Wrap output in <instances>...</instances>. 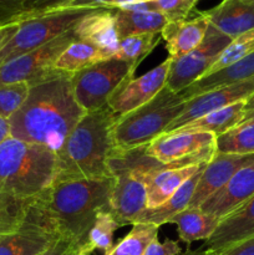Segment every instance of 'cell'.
I'll return each mask as SVG.
<instances>
[{"mask_svg": "<svg viewBox=\"0 0 254 255\" xmlns=\"http://www.w3.org/2000/svg\"><path fill=\"white\" fill-rule=\"evenodd\" d=\"M115 178L55 179L30 201L22 223L82 248L97 213L109 209Z\"/></svg>", "mask_w": 254, "mask_h": 255, "instance_id": "cell-1", "label": "cell"}, {"mask_svg": "<svg viewBox=\"0 0 254 255\" xmlns=\"http://www.w3.org/2000/svg\"><path fill=\"white\" fill-rule=\"evenodd\" d=\"M85 114L75 99L71 74L56 70L30 85L26 101L9 120L10 137L57 154Z\"/></svg>", "mask_w": 254, "mask_h": 255, "instance_id": "cell-2", "label": "cell"}, {"mask_svg": "<svg viewBox=\"0 0 254 255\" xmlns=\"http://www.w3.org/2000/svg\"><path fill=\"white\" fill-rule=\"evenodd\" d=\"M116 119L107 105L84 115L57 152L56 179L112 177L109 158L114 149L111 131Z\"/></svg>", "mask_w": 254, "mask_h": 255, "instance_id": "cell-3", "label": "cell"}, {"mask_svg": "<svg viewBox=\"0 0 254 255\" xmlns=\"http://www.w3.org/2000/svg\"><path fill=\"white\" fill-rule=\"evenodd\" d=\"M57 176V157L44 146L7 137L0 144V193L29 202Z\"/></svg>", "mask_w": 254, "mask_h": 255, "instance_id": "cell-4", "label": "cell"}, {"mask_svg": "<svg viewBox=\"0 0 254 255\" xmlns=\"http://www.w3.org/2000/svg\"><path fill=\"white\" fill-rule=\"evenodd\" d=\"M184 105L186 100L179 92L164 86L151 101L117 117L111 131L114 148L127 151L147 146L166 132L183 112Z\"/></svg>", "mask_w": 254, "mask_h": 255, "instance_id": "cell-5", "label": "cell"}, {"mask_svg": "<svg viewBox=\"0 0 254 255\" xmlns=\"http://www.w3.org/2000/svg\"><path fill=\"white\" fill-rule=\"evenodd\" d=\"M100 7H65L20 21L14 36L0 50V66L69 31Z\"/></svg>", "mask_w": 254, "mask_h": 255, "instance_id": "cell-6", "label": "cell"}, {"mask_svg": "<svg viewBox=\"0 0 254 255\" xmlns=\"http://www.w3.org/2000/svg\"><path fill=\"white\" fill-rule=\"evenodd\" d=\"M138 65L115 57L100 60L71 75L72 90L77 104L85 112L96 111L106 106L117 87L133 77Z\"/></svg>", "mask_w": 254, "mask_h": 255, "instance_id": "cell-7", "label": "cell"}, {"mask_svg": "<svg viewBox=\"0 0 254 255\" xmlns=\"http://www.w3.org/2000/svg\"><path fill=\"white\" fill-rule=\"evenodd\" d=\"M146 153L164 164L203 163L217 153V136L209 132L163 133L147 144Z\"/></svg>", "mask_w": 254, "mask_h": 255, "instance_id": "cell-8", "label": "cell"}, {"mask_svg": "<svg viewBox=\"0 0 254 255\" xmlns=\"http://www.w3.org/2000/svg\"><path fill=\"white\" fill-rule=\"evenodd\" d=\"M232 39L209 24L203 41L194 50L177 60H172L166 86L181 92L203 77L216 64Z\"/></svg>", "mask_w": 254, "mask_h": 255, "instance_id": "cell-9", "label": "cell"}, {"mask_svg": "<svg viewBox=\"0 0 254 255\" xmlns=\"http://www.w3.org/2000/svg\"><path fill=\"white\" fill-rule=\"evenodd\" d=\"M74 27L47 44L1 65L0 85L20 81H27L31 85L56 71L54 70L55 61L72 42L77 40Z\"/></svg>", "mask_w": 254, "mask_h": 255, "instance_id": "cell-10", "label": "cell"}, {"mask_svg": "<svg viewBox=\"0 0 254 255\" xmlns=\"http://www.w3.org/2000/svg\"><path fill=\"white\" fill-rule=\"evenodd\" d=\"M109 171L115 178L109 211L121 227L133 224L146 209V184L141 177L115 162L109 161Z\"/></svg>", "mask_w": 254, "mask_h": 255, "instance_id": "cell-11", "label": "cell"}, {"mask_svg": "<svg viewBox=\"0 0 254 255\" xmlns=\"http://www.w3.org/2000/svg\"><path fill=\"white\" fill-rule=\"evenodd\" d=\"M172 59H166L151 71L122 82L107 101V106L116 117H121L151 101L164 86Z\"/></svg>", "mask_w": 254, "mask_h": 255, "instance_id": "cell-12", "label": "cell"}, {"mask_svg": "<svg viewBox=\"0 0 254 255\" xmlns=\"http://www.w3.org/2000/svg\"><path fill=\"white\" fill-rule=\"evenodd\" d=\"M254 94V76L243 81L234 82L226 86L207 91L187 100L184 110L168 127L164 133H173L184 125L204 116L216 110L231 106L241 101H247Z\"/></svg>", "mask_w": 254, "mask_h": 255, "instance_id": "cell-13", "label": "cell"}, {"mask_svg": "<svg viewBox=\"0 0 254 255\" xmlns=\"http://www.w3.org/2000/svg\"><path fill=\"white\" fill-rule=\"evenodd\" d=\"M254 162V154L217 152L207 163L194 189L188 208H199L204 201L218 192L241 168Z\"/></svg>", "mask_w": 254, "mask_h": 255, "instance_id": "cell-14", "label": "cell"}, {"mask_svg": "<svg viewBox=\"0 0 254 255\" xmlns=\"http://www.w3.org/2000/svg\"><path fill=\"white\" fill-rule=\"evenodd\" d=\"M254 196V162L239 169L224 187L201 204L199 209L219 221Z\"/></svg>", "mask_w": 254, "mask_h": 255, "instance_id": "cell-15", "label": "cell"}, {"mask_svg": "<svg viewBox=\"0 0 254 255\" xmlns=\"http://www.w3.org/2000/svg\"><path fill=\"white\" fill-rule=\"evenodd\" d=\"M77 40L89 42L100 50L102 57L110 59L116 54L120 44L114 7H100L86 15L75 25Z\"/></svg>", "mask_w": 254, "mask_h": 255, "instance_id": "cell-16", "label": "cell"}, {"mask_svg": "<svg viewBox=\"0 0 254 255\" xmlns=\"http://www.w3.org/2000/svg\"><path fill=\"white\" fill-rule=\"evenodd\" d=\"M251 238H254V196L224 217L203 247L213 254Z\"/></svg>", "mask_w": 254, "mask_h": 255, "instance_id": "cell-17", "label": "cell"}, {"mask_svg": "<svg viewBox=\"0 0 254 255\" xmlns=\"http://www.w3.org/2000/svg\"><path fill=\"white\" fill-rule=\"evenodd\" d=\"M208 26L209 20L204 12L192 20L167 22L161 36L166 41L169 59L177 60L196 49L203 41Z\"/></svg>", "mask_w": 254, "mask_h": 255, "instance_id": "cell-18", "label": "cell"}, {"mask_svg": "<svg viewBox=\"0 0 254 255\" xmlns=\"http://www.w3.org/2000/svg\"><path fill=\"white\" fill-rule=\"evenodd\" d=\"M207 163L208 162L186 167H167L146 174L143 177L147 192L146 208H156L168 201L184 182L203 169Z\"/></svg>", "mask_w": 254, "mask_h": 255, "instance_id": "cell-19", "label": "cell"}, {"mask_svg": "<svg viewBox=\"0 0 254 255\" xmlns=\"http://www.w3.org/2000/svg\"><path fill=\"white\" fill-rule=\"evenodd\" d=\"M203 12L212 26L231 39L254 29V4L244 0H222Z\"/></svg>", "mask_w": 254, "mask_h": 255, "instance_id": "cell-20", "label": "cell"}, {"mask_svg": "<svg viewBox=\"0 0 254 255\" xmlns=\"http://www.w3.org/2000/svg\"><path fill=\"white\" fill-rule=\"evenodd\" d=\"M57 241L52 234L22 223L16 232L0 239V255H42Z\"/></svg>", "mask_w": 254, "mask_h": 255, "instance_id": "cell-21", "label": "cell"}, {"mask_svg": "<svg viewBox=\"0 0 254 255\" xmlns=\"http://www.w3.org/2000/svg\"><path fill=\"white\" fill-rule=\"evenodd\" d=\"M120 39L133 35L161 34L168 20L158 11L132 6L114 7Z\"/></svg>", "mask_w": 254, "mask_h": 255, "instance_id": "cell-22", "label": "cell"}, {"mask_svg": "<svg viewBox=\"0 0 254 255\" xmlns=\"http://www.w3.org/2000/svg\"><path fill=\"white\" fill-rule=\"evenodd\" d=\"M254 76V52L239 60L236 64L226 67V69L217 71L214 74L207 75L202 79L197 80L194 84L184 89L179 94L184 100H189L198 95L204 94L207 91L217 89V87L226 86V85L234 84V82L243 81Z\"/></svg>", "mask_w": 254, "mask_h": 255, "instance_id": "cell-23", "label": "cell"}, {"mask_svg": "<svg viewBox=\"0 0 254 255\" xmlns=\"http://www.w3.org/2000/svg\"><path fill=\"white\" fill-rule=\"evenodd\" d=\"M204 168H206V167H204ZM203 169L197 172V173L194 174V176H192L188 181L184 182V183L177 189V192H174L173 196H172L168 201L164 202L163 204L156 207V208L144 209V211L137 217L134 223H148L157 227H161L162 224L164 223H169V221H171L176 214L181 213L182 211L188 208L189 203H191L192 201V197H193L194 189H196V186L197 183H198L199 177H201Z\"/></svg>", "mask_w": 254, "mask_h": 255, "instance_id": "cell-24", "label": "cell"}, {"mask_svg": "<svg viewBox=\"0 0 254 255\" xmlns=\"http://www.w3.org/2000/svg\"><path fill=\"white\" fill-rule=\"evenodd\" d=\"M244 106H246V101H241L231 106L212 111L184 125L176 132H209L218 137L242 124Z\"/></svg>", "mask_w": 254, "mask_h": 255, "instance_id": "cell-25", "label": "cell"}, {"mask_svg": "<svg viewBox=\"0 0 254 255\" xmlns=\"http://www.w3.org/2000/svg\"><path fill=\"white\" fill-rule=\"evenodd\" d=\"M219 219L199 208H186L176 214L169 223L177 224L179 239L187 244L207 241L219 224Z\"/></svg>", "mask_w": 254, "mask_h": 255, "instance_id": "cell-26", "label": "cell"}, {"mask_svg": "<svg viewBox=\"0 0 254 255\" xmlns=\"http://www.w3.org/2000/svg\"><path fill=\"white\" fill-rule=\"evenodd\" d=\"M120 224L109 209H104L97 213L94 224L87 233L86 241L81 251L91 254L94 251H102L109 253L114 247V234L120 228Z\"/></svg>", "mask_w": 254, "mask_h": 255, "instance_id": "cell-27", "label": "cell"}, {"mask_svg": "<svg viewBox=\"0 0 254 255\" xmlns=\"http://www.w3.org/2000/svg\"><path fill=\"white\" fill-rule=\"evenodd\" d=\"M100 60H104V57L99 49L89 42L76 40L55 61L54 70L72 75Z\"/></svg>", "mask_w": 254, "mask_h": 255, "instance_id": "cell-28", "label": "cell"}, {"mask_svg": "<svg viewBox=\"0 0 254 255\" xmlns=\"http://www.w3.org/2000/svg\"><path fill=\"white\" fill-rule=\"evenodd\" d=\"M159 227L148 223H134L133 228L105 255H143L144 251L158 236Z\"/></svg>", "mask_w": 254, "mask_h": 255, "instance_id": "cell-29", "label": "cell"}, {"mask_svg": "<svg viewBox=\"0 0 254 255\" xmlns=\"http://www.w3.org/2000/svg\"><path fill=\"white\" fill-rule=\"evenodd\" d=\"M217 152L254 154V120L241 124L217 137Z\"/></svg>", "mask_w": 254, "mask_h": 255, "instance_id": "cell-30", "label": "cell"}, {"mask_svg": "<svg viewBox=\"0 0 254 255\" xmlns=\"http://www.w3.org/2000/svg\"><path fill=\"white\" fill-rule=\"evenodd\" d=\"M159 40H161L159 34H143L124 37L120 40L119 47L114 57L122 61L139 65V62L158 45Z\"/></svg>", "mask_w": 254, "mask_h": 255, "instance_id": "cell-31", "label": "cell"}, {"mask_svg": "<svg viewBox=\"0 0 254 255\" xmlns=\"http://www.w3.org/2000/svg\"><path fill=\"white\" fill-rule=\"evenodd\" d=\"M252 52H254V29L232 39L228 46L223 50L221 56L218 57L216 64L211 67V70L204 76L221 71V70L236 64L239 60L251 55Z\"/></svg>", "mask_w": 254, "mask_h": 255, "instance_id": "cell-32", "label": "cell"}, {"mask_svg": "<svg viewBox=\"0 0 254 255\" xmlns=\"http://www.w3.org/2000/svg\"><path fill=\"white\" fill-rule=\"evenodd\" d=\"M29 202L19 201L0 193V239L14 233L22 226Z\"/></svg>", "mask_w": 254, "mask_h": 255, "instance_id": "cell-33", "label": "cell"}, {"mask_svg": "<svg viewBox=\"0 0 254 255\" xmlns=\"http://www.w3.org/2000/svg\"><path fill=\"white\" fill-rule=\"evenodd\" d=\"M29 92L27 81L0 85V117L9 121L26 101Z\"/></svg>", "mask_w": 254, "mask_h": 255, "instance_id": "cell-34", "label": "cell"}, {"mask_svg": "<svg viewBox=\"0 0 254 255\" xmlns=\"http://www.w3.org/2000/svg\"><path fill=\"white\" fill-rule=\"evenodd\" d=\"M197 1L198 0H152V1L139 2L129 6L158 11L168 21H181V20H187V16Z\"/></svg>", "mask_w": 254, "mask_h": 255, "instance_id": "cell-35", "label": "cell"}, {"mask_svg": "<svg viewBox=\"0 0 254 255\" xmlns=\"http://www.w3.org/2000/svg\"><path fill=\"white\" fill-rule=\"evenodd\" d=\"M72 0H26L17 21H24L30 17L39 16L55 10L65 9Z\"/></svg>", "mask_w": 254, "mask_h": 255, "instance_id": "cell-36", "label": "cell"}, {"mask_svg": "<svg viewBox=\"0 0 254 255\" xmlns=\"http://www.w3.org/2000/svg\"><path fill=\"white\" fill-rule=\"evenodd\" d=\"M25 2L26 0H0V26L10 22H19L17 19Z\"/></svg>", "mask_w": 254, "mask_h": 255, "instance_id": "cell-37", "label": "cell"}, {"mask_svg": "<svg viewBox=\"0 0 254 255\" xmlns=\"http://www.w3.org/2000/svg\"><path fill=\"white\" fill-rule=\"evenodd\" d=\"M181 253L182 249L176 241L166 239L161 243L156 238L148 244L143 255H179Z\"/></svg>", "mask_w": 254, "mask_h": 255, "instance_id": "cell-38", "label": "cell"}, {"mask_svg": "<svg viewBox=\"0 0 254 255\" xmlns=\"http://www.w3.org/2000/svg\"><path fill=\"white\" fill-rule=\"evenodd\" d=\"M207 255H254V238L239 242L226 249L217 252V253Z\"/></svg>", "mask_w": 254, "mask_h": 255, "instance_id": "cell-39", "label": "cell"}, {"mask_svg": "<svg viewBox=\"0 0 254 255\" xmlns=\"http://www.w3.org/2000/svg\"><path fill=\"white\" fill-rule=\"evenodd\" d=\"M79 251H81V247L77 246V244L71 243L69 241H64V239H59L46 253L42 255H72Z\"/></svg>", "mask_w": 254, "mask_h": 255, "instance_id": "cell-40", "label": "cell"}, {"mask_svg": "<svg viewBox=\"0 0 254 255\" xmlns=\"http://www.w3.org/2000/svg\"><path fill=\"white\" fill-rule=\"evenodd\" d=\"M20 22H10V24L0 26V50L1 47L14 36L15 32L17 31Z\"/></svg>", "mask_w": 254, "mask_h": 255, "instance_id": "cell-41", "label": "cell"}, {"mask_svg": "<svg viewBox=\"0 0 254 255\" xmlns=\"http://www.w3.org/2000/svg\"><path fill=\"white\" fill-rule=\"evenodd\" d=\"M152 0H102L104 7H125L129 5L139 4V2H147Z\"/></svg>", "mask_w": 254, "mask_h": 255, "instance_id": "cell-42", "label": "cell"}, {"mask_svg": "<svg viewBox=\"0 0 254 255\" xmlns=\"http://www.w3.org/2000/svg\"><path fill=\"white\" fill-rule=\"evenodd\" d=\"M102 0H72L67 7H104Z\"/></svg>", "mask_w": 254, "mask_h": 255, "instance_id": "cell-43", "label": "cell"}, {"mask_svg": "<svg viewBox=\"0 0 254 255\" xmlns=\"http://www.w3.org/2000/svg\"><path fill=\"white\" fill-rule=\"evenodd\" d=\"M254 120V94L249 97L246 101V106H244V115L243 120H242V124L244 122L253 121Z\"/></svg>", "mask_w": 254, "mask_h": 255, "instance_id": "cell-44", "label": "cell"}, {"mask_svg": "<svg viewBox=\"0 0 254 255\" xmlns=\"http://www.w3.org/2000/svg\"><path fill=\"white\" fill-rule=\"evenodd\" d=\"M7 137H10L9 121H6V120L0 117V144H1Z\"/></svg>", "mask_w": 254, "mask_h": 255, "instance_id": "cell-45", "label": "cell"}, {"mask_svg": "<svg viewBox=\"0 0 254 255\" xmlns=\"http://www.w3.org/2000/svg\"><path fill=\"white\" fill-rule=\"evenodd\" d=\"M179 255H207V251L203 246L199 249H196V251H187L184 253H181Z\"/></svg>", "mask_w": 254, "mask_h": 255, "instance_id": "cell-46", "label": "cell"}, {"mask_svg": "<svg viewBox=\"0 0 254 255\" xmlns=\"http://www.w3.org/2000/svg\"><path fill=\"white\" fill-rule=\"evenodd\" d=\"M72 255H90V254H86V253H85V252H82V251H79V252H76V253H75V254H72Z\"/></svg>", "mask_w": 254, "mask_h": 255, "instance_id": "cell-47", "label": "cell"}, {"mask_svg": "<svg viewBox=\"0 0 254 255\" xmlns=\"http://www.w3.org/2000/svg\"><path fill=\"white\" fill-rule=\"evenodd\" d=\"M244 1H248V2H252V4H254V0H244Z\"/></svg>", "mask_w": 254, "mask_h": 255, "instance_id": "cell-48", "label": "cell"}]
</instances>
